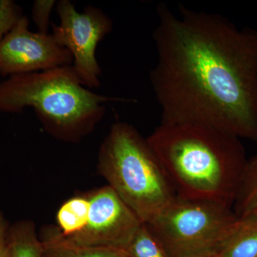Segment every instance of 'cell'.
Listing matches in <instances>:
<instances>
[{"mask_svg":"<svg viewBox=\"0 0 257 257\" xmlns=\"http://www.w3.org/2000/svg\"><path fill=\"white\" fill-rule=\"evenodd\" d=\"M124 257H130V256H128L127 255H125V256Z\"/></svg>","mask_w":257,"mask_h":257,"instance_id":"obj_20","label":"cell"},{"mask_svg":"<svg viewBox=\"0 0 257 257\" xmlns=\"http://www.w3.org/2000/svg\"><path fill=\"white\" fill-rule=\"evenodd\" d=\"M232 209L239 218L257 213V153L248 159Z\"/></svg>","mask_w":257,"mask_h":257,"instance_id":"obj_13","label":"cell"},{"mask_svg":"<svg viewBox=\"0 0 257 257\" xmlns=\"http://www.w3.org/2000/svg\"><path fill=\"white\" fill-rule=\"evenodd\" d=\"M98 170L143 224L177 198L147 139L128 123L111 126L99 150Z\"/></svg>","mask_w":257,"mask_h":257,"instance_id":"obj_4","label":"cell"},{"mask_svg":"<svg viewBox=\"0 0 257 257\" xmlns=\"http://www.w3.org/2000/svg\"><path fill=\"white\" fill-rule=\"evenodd\" d=\"M131 99L100 95L84 87L72 66L10 76L0 82V111L32 107L55 138L79 140L104 117V104Z\"/></svg>","mask_w":257,"mask_h":257,"instance_id":"obj_3","label":"cell"},{"mask_svg":"<svg viewBox=\"0 0 257 257\" xmlns=\"http://www.w3.org/2000/svg\"><path fill=\"white\" fill-rule=\"evenodd\" d=\"M150 82L161 122L207 125L257 144V30L216 13L157 8Z\"/></svg>","mask_w":257,"mask_h":257,"instance_id":"obj_1","label":"cell"},{"mask_svg":"<svg viewBox=\"0 0 257 257\" xmlns=\"http://www.w3.org/2000/svg\"><path fill=\"white\" fill-rule=\"evenodd\" d=\"M190 257H216L214 251H207V252H204L199 253V254L194 255V256Z\"/></svg>","mask_w":257,"mask_h":257,"instance_id":"obj_18","label":"cell"},{"mask_svg":"<svg viewBox=\"0 0 257 257\" xmlns=\"http://www.w3.org/2000/svg\"><path fill=\"white\" fill-rule=\"evenodd\" d=\"M72 62L71 52L52 35L30 31L24 15L0 41V75L4 77L72 66Z\"/></svg>","mask_w":257,"mask_h":257,"instance_id":"obj_8","label":"cell"},{"mask_svg":"<svg viewBox=\"0 0 257 257\" xmlns=\"http://www.w3.org/2000/svg\"><path fill=\"white\" fill-rule=\"evenodd\" d=\"M147 140L177 197L232 208L248 160L239 138L207 125L161 122Z\"/></svg>","mask_w":257,"mask_h":257,"instance_id":"obj_2","label":"cell"},{"mask_svg":"<svg viewBox=\"0 0 257 257\" xmlns=\"http://www.w3.org/2000/svg\"><path fill=\"white\" fill-rule=\"evenodd\" d=\"M57 4L55 0H36L32 10V20L38 28V32L48 34L51 12Z\"/></svg>","mask_w":257,"mask_h":257,"instance_id":"obj_16","label":"cell"},{"mask_svg":"<svg viewBox=\"0 0 257 257\" xmlns=\"http://www.w3.org/2000/svg\"><path fill=\"white\" fill-rule=\"evenodd\" d=\"M90 210V198L78 196L63 203L57 213V226L64 238L72 237L87 224Z\"/></svg>","mask_w":257,"mask_h":257,"instance_id":"obj_11","label":"cell"},{"mask_svg":"<svg viewBox=\"0 0 257 257\" xmlns=\"http://www.w3.org/2000/svg\"><path fill=\"white\" fill-rule=\"evenodd\" d=\"M239 219L224 204L177 197L145 224L169 256L190 257L215 251Z\"/></svg>","mask_w":257,"mask_h":257,"instance_id":"obj_5","label":"cell"},{"mask_svg":"<svg viewBox=\"0 0 257 257\" xmlns=\"http://www.w3.org/2000/svg\"><path fill=\"white\" fill-rule=\"evenodd\" d=\"M251 216H255V217L257 218V213H256V214H253V215H251Z\"/></svg>","mask_w":257,"mask_h":257,"instance_id":"obj_19","label":"cell"},{"mask_svg":"<svg viewBox=\"0 0 257 257\" xmlns=\"http://www.w3.org/2000/svg\"><path fill=\"white\" fill-rule=\"evenodd\" d=\"M57 12L60 23L52 24V36L72 54V67L83 85L88 89L99 87L101 70L96 58V47L112 30V20L100 8L92 5L79 13L69 0L57 3Z\"/></svg>","mask_w":257,"mask_h":257,"instance_id":"obj_6","label":"cell"},{"mask_svg":"<svg viewBox=\"0 0 257 257\" xmlns=\"http://www.w3.org/2000/svg\"><path fill=\"white\" fill-rule=\"evenodd\" d=\"M23 16L21 8L14 1L0 0V41Z\"/></svg>","mask_w":257,"mask_h":257,"instance_id":"obj_15","label":"cell"},{"mask_svg":"<svg viewBox=\"0 0 257 257\" xmlns=\"http://www.w3.org/2000/svg\"><path fill=\"white\" fill-rule=\"evenodd\" d=\"M41 239L42 257H124L126 253L108 248L87 247L67 241L57 227L48 228Z\"/></svg>","mask_w":257,"mask_h":257,"instance_id":"obj_10","label":"cell"},{"mask_svg":"<svg viewBox=\"0 0 257 257\" xmlns=\"http://www.w3.org/2000/svg\"><path fill=\"white\" fill-rule=\"evenodd\" d=\"M89 198L90 210L85 227L64 239L78 246L112 248L126 253L143 223L108 185L92 193Z\"/></svg>","mask_w":257,"mask_h":257,"instance_id":"obj_7","label":"cell"},{"mask_svg":"<svg viewBox=\"0 0 257 257\" xmlns=\"http://www.w3.org/2000/svg\"><path fill=\"white\" fill-rule=\"evenodd\" d=\"M10 257H42L43 245L30 221H20L10 226Z\"/></svg>","mask_w":257,"mask_h":257,"instance_id":"obj_12","label":"cell"},{"mask_svg":"<svg viewBox=\"0 0 257 257\" xmlns=\"http://www.w3.org/2000/svg\"><path fill=\"white\" fill-rule=\"evenodd\" d=\"M126 253L130 257H170L145 224L135 235Z\"/></svg>","mask_w":257,"mask_h":257,"instance_id":"obj_14","label":"cell"},{"mask_svg":"<svg viewBox=\"0 0 257 257\" xmlns=\"http://www.w3.org/2000/svg\"><path fill=\"white\" fill-rule=\"evenodd\" d=\"M10 225L0 211V257H10Z\"/></svg>","mask_w":257,"mask_h":257,"instance_id":"obj_17","label":"cell"},{"mask_svg":"<svg viewBox=\"0 0 257 257\" xmlns=\"http://www.w3.org/2000/svg\"><path fill=\"white\" fill-rule=\"evenodd\" d=\"M214 253L216 257H257V218H239Z\"/></svg>","mask_w":257,"mask_h":257,"instance_id":"obj_9","label":"cell"}]
</instances>
